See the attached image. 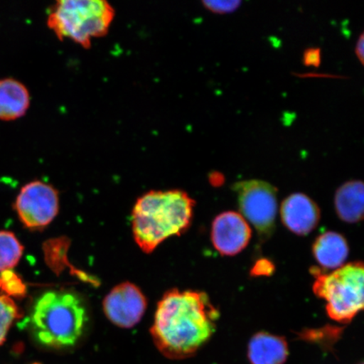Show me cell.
<instances>
[{
    "label": "cell",
    "instance_id": "8fae6325",
    "mask_svg": "<svg viewBox=\"0 0 364 364\" xmlns=\"http://www.w3.org/2000/svg\"><path fill=\"white\" fill-rule=\"evenodd\" d=\"M31 105L29 90L13 78L0 80V120L15 121L24 117Z\"/></svg>",
    "mask_w": 364,
    "mask_h": 364
},
{
    "label": "cell",
    "instance_id": "8992f818",
    "mask_svg": "<svg viewBox=\"0 0 364 364\" xmlns=\"http://www.w3.org/2000/svg\"><path fill=\"white\" fill-rule=\"evenodd\" d=\"M237 194L240 213L249 221L262 240L274 232L277 213V189L260 180L237 182L233 186Z\"/></svg>",
    "mask_w": 364,
    "mask_h": 364
},
{
    "label": "cell",
    "instance_id": "3957f363",
    "mask_svg": "<svg viewBox=\"0 0 364 364\" xmlns=\"http://www.w3.org/2000/svg\"><path fill=\"white\" fill-rule=\"evenodd\" d=\"M89 311L78 294L66 290L45 292L36 299L29 316L30 332L46 348L74 347L83 336Z\"/></svg>",
    "mask_w": 364,
    "mask_h": 364
},
{
    "label": "cell",
    "instance_id": "277c9868",
    "mask_svg": "<svg viewBox=\"0 0 364 364\" xmlns=\"http://www.w3.org/2000/svg\"><path fill=\"white\" fill-rule=\"evenodd\" d=\"M115 9L105 0H59L50 9L47 24L57 38L70 39L85 49L108 34Z\"/></svg>",
    "mask_w": 364,
    "mask_h": 364
},
{
    "label": "cell",
    "instance_id": "6da1fadb",
    "mask_svg": "<svg viewBox=\"0 0 364 364\" xmlns=\"http://www.w3.org/2000/svg\"><path fill=\"white\" fill-rule=\"evenodd\" d=\"M220 311L201 291L171 289L158 303L150 333L164 356H193L216 331Z\"/></svg>",
    "mask_w": 364,
    "mask_h": 364
},
{
    "label": "cell",
    "instance_id": "30bf717a",
    "mask_svg": "<svg viewBox=\"0 0 364 364\" xmlns=\"http://www.w3.org/2000/svg\"><path fill=\"white\" fill-rule=\"evenodd\" d=\"M280 215L286 228L300 236L311 233L321 220L318 205L303 193L289 196L281 205Z\"/></svg>",
    "mask_w": 364,
    "mask_h": 364
},
{
    "label": "cell",
    "instance_id": "d6986e66",
    "mask_svg": "<svg viewBox=\"0 0 364 364\" xmlns=\"http://www.w3.org/2000/svg\"><path fill=\"white\" fill-rule=\"evenodd\" d=\"M275 267L273 264L266 259L259 260L252 268V275L253 276H269L274 272Z\"/></svg>",
    "mask_w": 364,
    "mask_h": 364
},
{
    "label": "cell",
    "instance_id": "7c38bea8",
    "mask_svg": "<svg viewBox=\"0 0 364 364\" xmlns=\"http://www.w3.org/2000/svg\"><path fill=\"white\" fill-rule=\"evenodd\" d=\"M288 355V343L282 336L260 331L250 341L248 358L252 364H284Z\"/></svg>",
    "mask_w": 364,
    "mask_h": 364
},
{
    "label": "cell",
    "instance_id": "44dd1931",
    "mask_svg": "<svg viewBox=\"0 0 364 364\" xmlns=\"http://www.w3.org/2000/svg\"><path fill=\"white\" fill-rule=\"evenodd\" d=\"M355 52H356L357 57L362 63H363L364 59V39L363 34H361L359 36V39L357 43L356 49H355Z\"/></svg>",
    "mask_w": 364,
    "mask_h": 364
},
{
    "label": "cell",
    "instance_id": "52a82bcc",
    "mask_svg": "<svg viewBox=\"0 0 364 364\" xmlns=\"http://www.w3.org/2000/svg\"><path fill=\"white\" fill-rule=\"evenodd\" d=\"M15 208L27 229L44 230L58 215V192L54 186L44 181H31L23 186L18 194Z\"/></svg>",
    "mask_w": 364,
    "mask_h": 364
},
{
    "label": "cell",
    "instance_id": "5b68a950",
    "mask_svg": "<svg viewBox=\"0 0 364 364\" xmlns=\"http://www.w3.org/2000/svg\"><path fill=\"white\" fill-rule=\"evenodd\" d=\"M311 273L316 279L314 293L325 300L326 313L331 320L348 324L363 311V262L348 263L330 273L313 268Z\"/></svg>",
    "mask_w": 364,
    "mask_h": 364
},
{
    "label": "cell",
    "instance_id": "e0dca14e",
    "mask_svg": "<svg viewBox=\"0 0 364 364\" xmlns=\"http://www.w3.org/2000/svg\"><path fill=\"white\" fill-rule=\"evenodd\" d=\"M0 292L8 297H24L26 293V286L21 277L11 270L0 273Z\"/></svg>",
    "mask_w": 364,
    "mask_h": 364
},
{
    "label": "cell",
    "instance_id": "9c48e42d",
    "mask_svg": "<svg viewBox=\"0 0 364 364\" xmlns=\"http://www.w3.org/2000/svg\"><path fill=\"white\" fill-rule=\"evenodd\" d=\"M211 239L222 256L233 257L242 252L252 239V230L239 213L227 211L213 222Z\"/></svg>",
    "mask_w": 364,
    "mask_h": 364
},
{
    "label": "cell",
    "instance_id": "ffe728a7",
    "mask_svg": "<svg viewBox=\"0 0 364 364\" xmlns=\"http://www.w3.org/2000/svg\"><path fill=\"white\" fill-rule=\"evenodd\" d=\"M304 61L306 65L318 66L321 62L320 50L316 48L309 49L304 53Z\"/></svg>",
    "mask_w": 364,
    "mask_h": 364
},
{
    "label": "cell",
    "instance_id": "5bb4252c",
    "mask_svg": "<svg viewBox=\"0 0 364 364\" xmlns=\"http://www.w3.org/2000/svg\"><path fill=\"white\" fill-rule=\"evenodd\" d=\"M363 184L360 181H351L341 185L334 199L338 216L348 224H356L363 218Z\"/></svg>",
    "mask_w": 364,
    "mask_h": 364
},
{
    "label": "cell",
    "instance_id": "2e32d148",
    "mask_svg": "<svg viewBox=\"0 0 364 364\" xmlns=\"http://www.w3.org/2000/svg\"><path fill=\"white\" fill-rule=\"evenodd\" d=\"M20 317V309L14 300L4 294H0V345L6 341L13 323Z\"/></svg>",
    "mask_w": 364,
    "mask_h": 364
},
{
    "label": "cell",
    "instance_id": "7a4b0ae2",
    "mask_svg": "<svg viewBox=\"0 0 364 364\" xmlns=\"http://www.w3.org/2000/svg\"><path fill=\"white\" fill-rule=\"evenodd\" d=\"M195 201L181 190L150 191L136 200L132 213L135 242L144 252H154L171 236L192 225Z\"/></svg>",
    "mask_w": 364,
    "mask_h": 364
},
{
    "label": "cell",
    "instance_id": "ba28073f",
    "mask_svg": "<svg viewBox=\"0 0 364 364\" xmlns=\"http://www.w3.org/2000/svg\"><path fill=\"white\" fill-rule=\"evenodd\" d=\"M147 308V299L142 291L127 282L112 289L103 301L105 315L121 328H132L142 320Z\"/></svg>",
    "mask_w": 364,
    "mask_h": 364
},
{
    "label": "cell",
    "instance_id": "ac0fdd59",
    "mask_svg": "<svg viewBox=\"0 0 364 364\" xmlns=\"http://www.w3.org/2000/svg\"><path fill=\"white\" fill-rule=\"evenodd\" d=\"M203 6L209 11L218 14L233 12L240 6V1H203Z\"/></svg>",
    "mask_w": 364,
    "mask_h": 364
},
{
    "label": "cell",
    "instance_id": "4fadbf2b",
    "mask_svg": "<svg viewBox=\"0 0 364 364\" xmlns=\"http://www.w3.org/2000/svg\"><path fill=\"white\" fill-rule=\"evenodd\" d=\"M312 250L318 265L326 271L343 267L349 254L347 240L334 231H327L318 236Z\"/></svg>",
    "mask_w": 364,
    "mask_h": 364
},
{
    "label": "cell",
    "instance_id": "9a60e30c",
    "mask_svg": "<svg viewBox=\"0 0 364 364\" xmlns=\"http://www.w3.org/2000/svg\"><path fill=\"white\" fill-rule=\"evenodd\" d=\"M24 247L12 232L0 231V272L11 270L19 263Z\"/></svg>",
    "mask_w": 364,
    "mask_h": 364
}]
</instances>
